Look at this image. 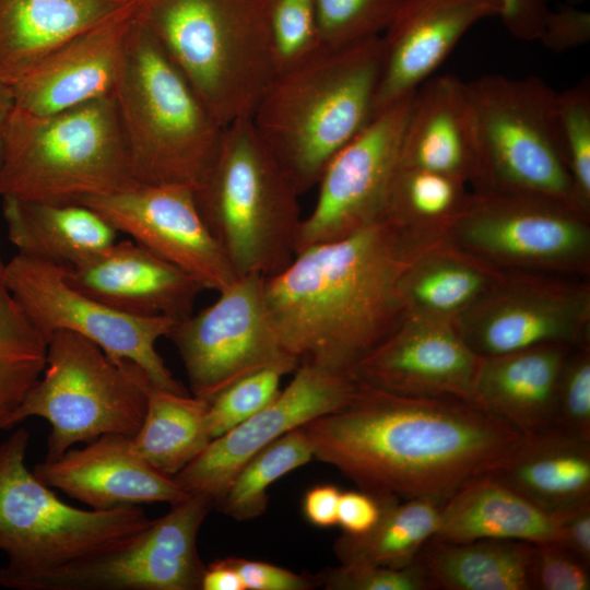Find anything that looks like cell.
Here are the masks:
<instances>
[{
    "label": "cell",
    "instance_id": "obj_1",
    "mask_svg": "<svg viewBox=\"0 0 590 590\" xmlns=\"http://www.w3.org/2000/svg\"><path fill=\"white\" fill-rule=\"evenodd\" d=\"M303 427L314 459L361 491L440 505L523 436L468 401L400 396L362 382L347 405Z\"/></svg>",
    "mask_w": 590,
    "mask_h": 590
},
{
    "label": "cell",
    "instance_id": "obj_2",
    "mask_svg": "<svg viewBox=\"0 0 590 590\" xmlns=\"http://www.w3.org/2000/svg\"><path fill=\"white\" fill-rule=\"evenodd\" d=\"M385 213L339 239L298 251L264 278L267 312L299 364L351 374L405 316L400 281L417 229Z\"/></svg>",
    "mask_w": 590,
    "mask_h": 590
},
{
    "label": "cell",
    "instance_id": "obj_3",
    "mask_svg": "<svg viewBox=\"0 0 590 590\" xmlns=\"http://www.w3.org/2000/svg\"><path fill=\"white\" fill-rule=\"evenodd\" d=\"M384 69L381 36L323 49L278 72L251 120L300 194L375 117Z\"/></svg>",
    "mask_w": 590,
    "mask_h": 590
},
{
    "label": "cell",
    "instance_id": "obj_4",
    "mask_svg": "<svg viewBox=\"0 0 590 590\" xmlns=\"http://www.w3.org/2000/svg\"><path fill=\"white\" fill-rule=\"evenodd\" d=\"M138 14L223 127L252 116L276 73L267 0H149Z\"/></svg>",
    "mask_w": 590,
    "mask_h": 590
},
{
    "label": "cell",
    "instance_id": "obj_5",
    "mask_svg": "<svg viewBox=\"0 0 590 590\" xmlns=\"http://www.w3.org/2000/svg\"><path fill=\"white\" fill-rule=\"evenodd\" d=\"M138 12L115 92L131 170L139 184L194 190L217 156L225 127L169 60Z\"/></svg>",
    "mask_w": 590,
    "mask_h": 590
},
{
    "label": "cell",
    "instance_id": "obj_6",
    "mask_svg": "<svg viewBox=\"0 0 590 590\" xmlns=\"http://www.w3.org/2000/svg\"><path fill=\"white\" fill-rule=\"evenodd\" d=\"M138 184L115 96L48 115L15 107L11 113L0 169L1 198L68 204Z\"/></svg>",
    "mask_w": 590,
    "mask_h": 590
},
{
    "label": "cell",
    "instance_id": "obj_7",
    "mask_svg": "<svg viewBox=\"0 0 590 590\" xmlns=\"http://www.w3.org/2000/svg\"><path fill=\"white\" fill-rule=\"evenodd\" d=\"M193 196L238 276H272L295 257L300 193L259 138L251 117L225 127L217 156Z\"/></svg>",
    "mask_w": 590,
    "mask_h": 590
},
{
    "label": "cell",
    "instance_id": "obj_8",
    "mask_svg": "<svg viewBox=\"0 0 590 590\" xmlns=\"http://www.w3.org/2000/svg\"><path fill=\"white\" fill-rule=\"evenodd\" d=\"M30 433L0 442V586L17 590L37 574L127 542L151 520L139 506L79 509L61 502L25 464Z\"/></svg>",
    "mask_w": 590,
    "mask_h": 590
},
{
    "label": "cell",
    "instance_id": "obj_9",
    "mask_svg": "<svg viewBox=\"0 0 590 590\" xmlns=\"http://www.w3.org/2000/svg\"><path fill=\"white\" fill-rule=\"evenodd\" d=\"M467 84L475 128L471 182L476 191L542 196L585 213L569 173L558 93L535 75L485 74Z\"/></svg>",
    "mask_w": 590,
    "mask_h": 590
},
{
    "label": "cell",
    "instance_id": "obj_10",
    "mask_svg": "<svg viewBox=\"0 0 590 590\" xmlns=\"http://www.w3.org/2000/svg\"><path fill=\"white\" fill-rule=\"evenodd\" d=\"M151 387L133 362L114 359L86 338L59 330L49 337L44 370L7 429L30 416L46 420L51 430L44 460L102 435L132 437L143 422Z\"/></svg>",
    "mask_w": 590,
    "mask_h": 590
},
{
    "label": "cell",
    "instance_id": "obj_11",
    "mask_svg": "<svg viewBox=\"0 0 590 590\" xmlns=\"http://www.w3.org/2000/svg\"><path fill=\"white\" fill-rule=\"evenodd\" d=\"M5 280L30 320L48 341L59 330L80 334L114 359L140 366L161 390L187 394L156 351L178 320L118 310L73 287L66 268L15 255L5 263Z\"/></svg>",
    "mask_w": 590,
    "mask_h": 590
},
{
    "label": "cell",
    "instance_id": "obj_12",
    "mask_svg": "<svg viewBox=\"0 0 590 590\" xmlns=\"http://www.w3.org/2000/svg\"><path fill=\"white\" fill-rule=\"evenodd\" d=\"M213 497L190 494L119 546L37 574L17 590H201L197 547Z\"/></svg>",
    "mask_w": 590,
    "mask_h": 590
},
{
    "label": "cell",
    "instance_id": "obj_13",
    "mask_svg": "<svg viewBox=\"0 0 590 590\" xmlns=\"http://www.w3.org/2000/svg\"><path fill=\"white\" fill-rule=\"evenodd\" d=\"M441 226L471 253L505 264L571 269L590 251L586 214L536 194L476 191Z\"/></svg>",
    "mask_w": 590,
    "mask_h": 590
},
{
    "label": "cell",
    "instance_id": "obj_14",
    "mask_svg": "<svg viewBox=\"0 0 590 590\" xmlns=\"http://www.w3.org/2000/svg\"><path fill=\"white\" fill-rule=\"evenodd\" d=\"M263 283L259 274L237 278L216 300L177 321L167 334L184 363L192 396L210 402L247 375L296 359L272 328Z\"/></svg>",
    "mask_w": 590,
    "mask_h": 590
},
{
    "label": "cell",
    "instance_id": "obj_15",
    "mask_svg": "<svg viewBox=\"0 0 590 590\" xmlns=\"http://www.w3.org/2000/svg\"><path fill=\"white\" fill-rule=\"evenodd\" d=\"M413 94L377 114L327 164L317 184L314 209L303 217L296 253L344 237L385 214L400 167Z\"/></svg>",
    "mask_w": 590,
    "mask_h": 590
},
{
    "label": "cell",
    "instance_id": "obj_16",
    "mask_svg": "<svg viewBox=\"0 0 590 590\" xmlns=\"http://www.w3.org/2000/svg\"><path fill=\"white\" fill-rule=\"evenodd\" d=\"M79 203L187 272L204 290L219 293L239 278L204 224L191 188L138 184L119 192L85 197Z\"/></svg>",
    "mask_w": 590,
    "mask_h": 590
},
{
    "label": "cell",
    "instance_id": "obj_17",
    "mask_svg": "<svg viewBox=\"0 0 590 590\" xmlns=\"http://www.w3.org/2000/svg\"><path fill=\"white\" fill-rule=\"evenodd\" d=\"M358 387L351 374L299 364L287 387L267 406L212 439L174 479L188 494L209 495L215 504L256 453L290 430L344 408Z\"/></svg>",
    "mask_w": 590,
    "mask_h": 590
},
{
    "label": "cell",
    "instance_id": "obj_18",
    "mask_svg": "<svg viewBox=\"0 0 590 590\" xmlns=\"http://www.w3.org/2000/svg\"><path fill=\"white\" fill-rule=\"evenodd\" d=\"M480 359L452 319L406 312L351 375L394 394L471 402Z\"/></svg>",
    "mask_w": 590,
    "mask_h": 590
},
{
    "label": "cell",
    "instance_id": "obj_19",
    "mask_svg": "<svg viewBox=\"0 0 590 590\" xmlns=\"http://www.w3.org/2000/svg\"><path fill=\"white\" fill-rule=\"evenodd\" d=\"M590 316L585 290L538 284L492 286L453 319L480 357L559 343H585Z\"/></svg>",
    "mask_w": 590,
    "mask_h": 590
},
{
    "label": "cell",
    "instance_id": "obj_20",
    "mask_svg": "<svg viewBox=\"0 0 590 590\" xmlns=\"http://www.w3.org/2000/svg\"><path fill=\"white\" fill-rule=\"evenodd\" d=\"M123 11L72 36L12 85L15 108L48 115L115 96L131 25L140 8Z\"/></svg>",
    "mask_w": 590,
    "mask_h": 590
},
{
    "label": "cell",
    "instance_id": "obj_21",
    "mask_svg": "<svg viewBox=\"0 0 590 590\" xmlns=\"http://www.w3.org/2000/svg\"><path fill=\"white\" fill-rule=\"evenodd\" d=\"M50 488H56L95 510L149 503H178L190 494L174 476L148 463L132 446L131 437L106 434L83 448H70L54 460L32 470Z\"/></svg>",
    "mask_w": 590,
    "mask_h": 590
},
{
    "label": "cell",
    "instance_id": "obj_22",
    "mask_svg": "<svg viewBox=\"0 0 590 590\" xmlns=\"http://www.w3.org/2000/svg\"><path fill=\"white\" fill-rule=\"evenodd\" d=\"M499 13L498 0H402L381 35L375 116L430 78L471 26Z\"/></svg>",
    "mask_w": 590,
    "mask_h": 590
},
{
    "label": "cell",
    "instance_id": "obj_23",
    "mask_svg": "<svg viewBox=\"0 0 590 590\" xmlns=\"http://www.w3.org/2000/svg\"><path fill=\"white\" fill-rule=\"evenodd\" d=\"M67 281L80 292L137 316H190L203 286L187 272L134 240L109 247L66 268Z\"/></svg>",
    "mask_w": 590,
    "mask_h": 590
},
{
    "label": "cell",
    "instance_id": "obj_24",
    "mask_svg": "<svg viewBox=\"0 0 590 590\" xmlns=\"http://www.w3.org/2000/svg\"><path fill=\"white\" fill-rule=\"evenodd\" d=\"M400 166L472 181L475 128L465 82L439 75L428 78L414 91Z\"/></svg>",
    "mask_w": 590,
    "mask_h": 590
},
{
    "label": "cell",
    "instance_id": "obj_25",
    "mask_svg": "<svg viewBox=\"0 0 590 590\" xmlns=\"http://www.w3.org/2000/svg\"><path fill=\"white\" fill-rule=\"evenodd\" d=\"M569 347L548 343L481 357L471 402L522 434L553 426L559 377Z\"/></svg>",
    "mask_w": 590,
    "mask_h": 590
},
{
    "label": "cell",
    "instance_id": "obj_26",
    "mask_svg": "<svg viewBox=\"0 0 590 590\" xmlns=\"http://www.w3.org/2000/svg\"><path fill=\"white\" fill-rule=\"evenodd\" d=\"M551 514L590 503V439L557 426L523 434L488 471Z\"/></svg>",
    "mask_w": 590,
    "mask_h": 590
},
{
    "label": "cell",
    "instance_id": "obj_27",
    "mask_svg": "<svg viewBox=\"0 0 590 590\" xmlns=\"http://www.w3.org/2000/svg\"><path fill=\"white\" fill-rule=\"evenodd\" d=\"M433 539L450 543L484 539L559 542V517L486 472L465 482L440 506Z\"/></svg>",
    "mask_w": 590,
    "mask_h": 590
},
{
    "label": "cell",
    "instance_id": "obj_28",
    "mask_svg": "<svg viewBox=\"0 0 590 590\" xmlns=\"http://www.w3.org/2000/svg\"><path fill=\"white\" fill-rule=\"evenodd\" d=\"M135 2L0 0V80L16 84L59 45Z\"/></svg>",
    "mask_w": 590,
    "mask_h": 590
},
{
    "label": "cell",
    "instance_id": "obj_29",
    "mask_svg": "<svg viewBox=\"0 0 590 590\" xmlns=\"http://www.w3.org/2000/svg\"><path fill=\"white\" fill-rule=\"evenodd\" d=\"M2 214L17 253L64 268L117 241L118 232L79 202L49 204L2 197Z\"/></svg>",
    "mask_w": 590,
    "mask_h": 590
},
{
    "label": "cell",
    "instance_id": "obj_30",
    "mask_svg": "<svg viewBox=\"0 0 590 590\" xmlns=\"http://www.w3.org/2000/svg\"><path fill=\"white\" fill-rule=\"evenodd\" d=\"M534 543L484 539L450 543L430 539L420 551L430 589L531 590Z\"/></svg>",
    "mask_w": 590,
    "mask_h": 590
},
{
    "label": "cell",
    "instance_id": "obj_31",
    "mask_svg": "<svg viewBox=\"0 0 590 590\" xmlns=\"http://www.w3.org/2000/svg\"><path fill=\"white\" fill-rule=\"evenodd\" d=\"M209 401L151 387L143 422L131 437L134 450L160 472L175 476L212 440Z\"/></svg>",
    "mask_w": 590,
    "mask_h": 590
},
{
    "label": "cell",
    "instance_id": "obj_32",
    "mask_svg": "<svg viewBox=\"0 0 590 590\" xmlns=\"http://www.w3.org/2000/svg\"><path fill=\"white\" fill-rule=\"evenodd\" d=\"M491 274L450 250H418L404 270L405 312L455 319L493 286Z\"/></svg>",
    "mask_w": 590,
    "mask_h": 590
},
{
    "label": "cell",
    "instance_id": "obj_33",
    "mask_svg": "<svg viewBox=\"0 0 590 590\" xmlns=\"http://www.w3.org/2000/svg\"><path fill=\"white\" fill-rule=\"evenodd\" d=\"M381 512L371 530L362 535L343 533L333 545L341 563L365 562L392 568L413 564L437 532L440 504L428 498L399 502L379 498Z\"/></svg>",
    "mask_w": 590,
    "mask_h": 590
},
{
    "label": "cell",
    "instance_id": "obj_34",
    "mask_svg": "<svg viewBox=\"0 0 590 590\" xmlns=\"http://www.w3.org/2000/svg\"><path fill=\"white\" fill-rule=\"evenodd\" d=\"M47 344L10 291L0 258V429L40 377Z\"/></svg>",
    "mask_w": 590,
    "mask_h": 590
},
{
    "label": "cell",
    "instance_id": "obj_35",
    "mask_svg": "<svg viewBox=\"0 0 590 590\" xmlns=\"http://www.w3.org/2000/svg\"><path fill=\"white\" fill-rule=\"evenodd\" d=\"M311 459L314 451L304 427L292 429L249 459L214 507L237 521L256 519L267 510L269 486Z\"/></svg>",
    "mask_w": 590,
    "mask_h": 590
},
{
    "label": "cell",
    "instance_id": "obj_36",
    "mask_svg": "<svg viewBox=\"0 0 590 590\" xmlns=\"http://www.w3.org/2000/svg\"><path fill=\"white\" fill-rule=\"evenodd\" d=\"M464 184L439 173L400 166L385 213L415 227L442 225L464 201Z\"/></svg>",
    "mask_w": 590,
    "mask_h": 590
},
{
    "label": "cell",
    "instance_id": "obj_37",
    "mask_svg": "<svg viewBox=\"0 0 590 590\" xmlns=\"http://www.w3.org/2000/svg\"><path fill=\"white\" fill-rule=\"evenodd\" d=\"M402 0H315L321 48L381 36Z\"/></svg>",
    "mask_w": 590,
    "mask_h": 590
},
{
    "label": "cell",
    "instance_id": "obj_38",
    "mask_svg": "<svg viewBox=\"0 0 590 590\" xmlns=\"http://www.w3.org/2000/svg\"><path fill=\"white\" fill-rule=\"evenodd\" d=\"M298 361L287 359L235 381L209 403L208 430L212 439L228 432L267 406L281 391L282 378L294 373Z\"/></svg>",
    "mask_w": 590,
    "mask_h": 590
},
{
    "label": "cell",
    "instance_id": "obj_39",
    "mask_svg": "<svg viewBox=\"0 0 590 590\" xmlns=\"http://www.w3.org/2000/svg\"><path fill=\"white\" fill-rule=\"evenodd\" d=\"M557 106L569 173L580 209L590 205V80L558 93Z\"/></svg>",
    "mask_w": 590,
    "mask_h": 590
},
{
    "label": "cell",
    "instance_id": "obj_40",
    "mask_svg": "<svg viewBox=\"0 0 590 590\" xmlns=\"http://www.w3.org/2000/svg\"><path fill=\"white\" fill-rule=\"evenodd\" d=\"M267 8L276 73L321 49L315 0H267Z\"/></svg>",
    "mask_w": 590,
    "mask_h": 590
},
{
    "label": "cell",
    "instance_id": "obj_41",
    "mask_svg": "<svg viewBox=\"0 0 590 590\" xmlns=\"http://www.w3.org/2000/svg\"><path fill=\"white\" fill-rule=\"evenodd\" d=\"M314 577L327 590H432L416 559L403 568L365 562L341 563Z\"/></svg>",
    "mask_w": 590,
    "mask_h": 590
},
{
    "label": "cell",
    "instance_id": "obj_42",
    "mask_svg": "<svg viewBox=\"0 0 590 590\" xmlns=\"http://www.w3.org/2000/svg\"><path fill=\"white\" fill-rule=\"evenodd\" d=\"M579 347L564 363L553 426L590 439V353L585 344Z\"/></svg>",
    "mask_w": 590,
    "mask_h": 590
},
{
    "label": "cell",
    "instance_id": "obj_43",
    "mask_svg": "<svg viewBox=\"0 0 590 590\" xmlns=\"http://www.w3.org/2000/svg\"><path fill=\"white\" fill-rule=\"evenodd\" d=\"M530 585L531 590H589L590 565L559 542L534 544Z\"/></svg>",
    "mask_w": 590,
    "mask_h": 590
},
{
    "label": "cell",
    "instance_id": "obj_44",
    "mask_svg": "<svg viewBox=\"0 0 590 590\" xmlns=\"http://www.w3.org/2000/svg\"><path fill=\"white\" fill-rule=\"evenodd\" d=\"M590 39V13L573 4H560L546 13L538 40L548 50L565 52Z\"/></svg>",
    "mask_w": 590,
    "mask_h": 590
},
{
    "label": "cell",
    "instance_id": "obj_45",
    "mask_svg": "<svg viewBox=\"0 0 590 590\" xmlns=\"http://www.w3.org/2000/svg\"><path fill=\"white\" fill-rule=\"evenodd\" d=\"M238 573L245 590H309L317 581L314 576L293 573L270 563L240 557H227Z\"/></svg>",
    "mask_w": 590,
    "mask_h": 590
},
{
    "label": "cell",
    "instance_id": "obj_46",
    "mask_svg": "<svg viewBox=\"0 0 590 590\" xmlns=\"http://www.w3.org/2000/svg\"><path fill=\"white\" fill-rule=\"evenodd\" d=\"M499 17L505 28L517 39L538 40L550 10L548 0H498Z\"/></svg>",
    "mask_w": 590,
    "mask_h": 590
},
{
    "label": "cell",
    "instance_id": "obj_47",
    "mask_svg": "<svg viewBox=\"0 0 590 590\" xmlns=\"http://www.w3.org/2000/svg\"><path fill=\"white\" fill-rule=\"evenodd\" d=\"M381 500L364 491L341 492L338 506V526L344 533L362 535L377 523Z\"/></svg>",
    "mask_w": 590,
    "mask_h": 590
},
{
    "label": "cell",
    "instance_id": "obj_48",
    "mask_svg": "<svg viewBox=\"0 0 590 590\" xmlns=\"http://www.w3.org/2000/svg\"><path fill=\"white\" fill-rule=\"evenodd\" d=\"M559 543L590 565V503L558 514Z\"/></svg>",
    "mask_w": 590,
    "mask_h": 590
},
{
    "label": "cell",
    "instance_id": "obj_49",
    "mask_svg": "<svg viewBox=\"0 0 590 590\" xmlns=\"http://www.w3.org/2000/svg\"><path fill=\"white\" fill-rule=\"evenodd\" d=\"M341 492L333 484H319L309 488L302 503L306 520L319 528L338 526V506Z\"/></svg>",
    "mask_w": 590,
    "mask_h": 590
},
{
    "label": "cell",
    "instance_id": "obj_50",
    "mask_svg": "<svg viewBox=\"0 0 590 590\" xmlns=\"http://www.w3.org/2000/svg\"><path fill=\"white\" fill-rule=\"evenodd\" d=\"M201 590H245V586L226 557L205 566Z\"/></svg>",
    "mask_w": 590,
    "mask_h": 590
},
{
    "label": "cell",
    "instance_id": "obj_51",
    "mask_svg": "<svg viewBox=\"0 0 590 590\" xmlns=\"http://www.w3.org/2000/svg\"><path fill=\"white\" fill-rule=\"evenodd\" d=\"M15 107L12 85L0 80V169L3 157L4 133L8 120Z\"/></svg>",
    "mask_w": 590,
    "mask_h": 590
},
{
    "label": "cell",
    "instance_id": "obj_52",
    "mask_svg": "<svg viewBox=\"0 0 590 590\" xmlns=\"http://www.w3.org/2000/svg\"><path fill=\"white\" fill-rule=\"evenodd\" d=\"M130 1H137V2H140V3H143V2H146L149 0H130Z\"/></svg>",
    "mask_w": 590,
    "mask_h": 590
}]
</instances>
